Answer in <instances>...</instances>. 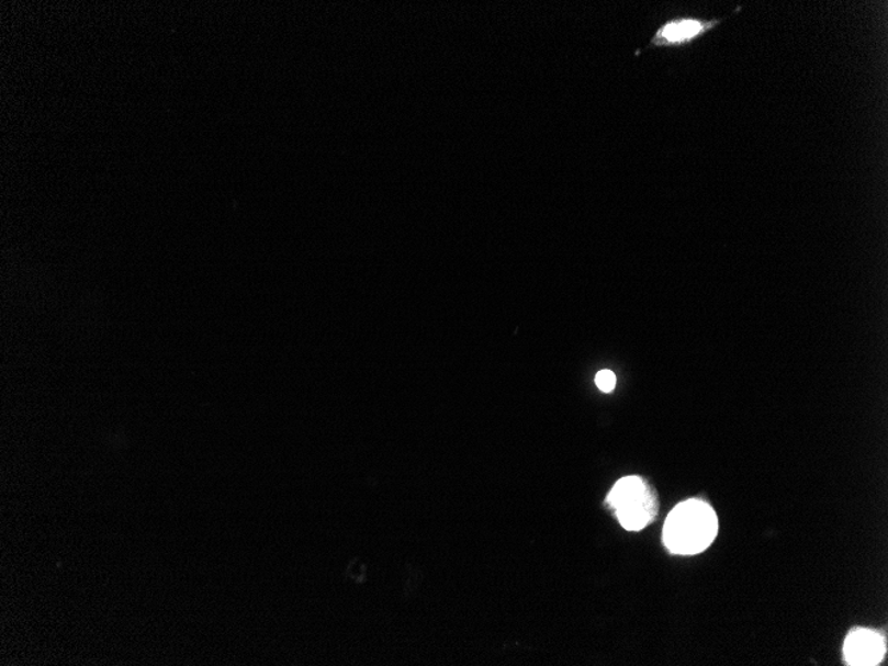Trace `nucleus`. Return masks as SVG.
Masks as SVG:
<instances>
[{
  "label": "nucleus",
  "mask_w": 888,
  "mask_h": 666,
  "mask_svg": "<svg viewBox=\"0 0 888 666\" xmlns=\"http://www.w3.org/2000/svg\"><path fill=\"white\" fill-rule=\"evenodd\" d=\"M718 519L713 507L700 499L679 503L667 515L664 543L675 555H697L715 542Z\"/></svg>",
  "instance_id": "f257e3e1"
},
{
  "label": "nucleus",
  "mask_w": 888,
  "mask_h": 666,
  "mask_svg": "<svg viewBox=\"0 0 888 666\" xmlns=\"http://www.w3.org/2000/svg\"><path fill=\"white\" fill-rule=\"evenodd\" d=\"M607 505L627 531L644 530L659 513L657 495L640 476H627L617 482Z\"/></svg>",
  "instance_id": "f03ea898"
},
{
  "label": "nucleus",
  "mask_w": 888,
  "mask_h": 666,
  "mask_svg": "<svg viewBox=\"0 0 888 666\" xmlns=\"http://www.w3.org/2000/svg\"><path fill=\"white\" fill-rule=\"evenodd\" d=\"M723 19L675 18L657 29L650 42V48H677L689 46L720 26Z\"/></svg>",
  "instance_id": "7ed1b4c3"
},
{
  "label": "nucleus",
  "mask_w": 888,
  "mask_h": 666,
  "mask_svg": "<svg viewBox=\"0 0 888 666\" xmlns=\"http://www.w3.org/2000/svg\"><path fill=\"white\" fill-rule=\"evenodd\" d=\"M846 662L855 666L878 665L885 657L886 644L881 634L868 630H855L848 634L843 646Z\"/></svg>",
  "instance_id": "20e7f679"
},
{
  "label": "nucleus",
  "mask_w": 888,
  "mask_h": 666,
  "mask_svg": "<svg viewBox=\"0 0 888 666\" xmlns=\"http://www.w3.org/2000/svg\"><path fill=\"white\" fill-rule=\"evenodd\" d=\"M595 382L603 393H610L614 392L617 380L615 373L610 372V370H602L596 374Z\"/></svg>",
  "instance_id": "39448f33"
}]
</instances>
